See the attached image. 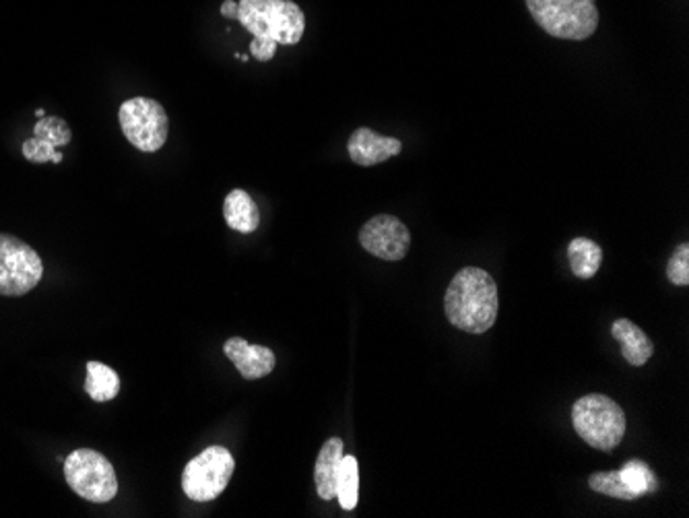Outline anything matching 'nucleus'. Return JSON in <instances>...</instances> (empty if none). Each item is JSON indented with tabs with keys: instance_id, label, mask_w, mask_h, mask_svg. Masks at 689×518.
Here are the masks:
<instances>
[{
	"instance_id": "f257e3e1",
	"label": "nucleus",
	"mask_w": 689,
	"mask_h": 518,
	"mask_svg": "<svg viewBox=\"0 0 689 518\" xmlns=\"http://www.w3.org/2000/svg\"><path fill=\"white\" fill-rule=\"evenodd\" d=\"M498 285L494 277L479 267H463L452 277L444 295V312L450 325L471 335H482L498 318Z\"/></svg>"
},
{
	"instance_id": "f03ea898",
	"label": "nucleus",
	"mask_w": 689,
	"mask_h": 518,
	"mask_svg": "<svg viewBox=\"0 0 689 518\" xmlns=\"http://www.w3.org/2000/svg\"><path fill=\"white\" fill-rule=\"evenodd\" d=\"M238 21L257 40L293 46L306 30L304 11L293 0H240Z\"/></svg>"
},
{
	"instance_id": "7ed1b4c3",
	"label": "nucleus",
	"mask_w": 689,
	"mask_h": 518,
	"mask_svg": "<svg viewBox=\"0 0 689 518\" xmlns=\"http://www.w3.org/2000/svg\"><path fill=\"white\" fill-rule=\"evenodd\" d=\"M572 424L578 436L592 449L611 452L625 436V414L613 398L586 395L572 407Z\"/></svg>"
},
{
	"instance_id": "20e7f679",
	"label": "nucleus",
	"mask_w": 689,
	"mask_h": 518,
	"mask_svg": "<svg viewBox=\"0 0 689 518\" xmlns=\"http://www.w3.org/2000/svg\"><path fill=\"white\" fill-rule=\"evenodd\" d=\"M536 25L557 40L580 42L597 32V0H527Z\"/></svg>"
},
{
	"instance_id": "39448f33",
	"label": "nucleus",
	"mask_w": 689,
	"mask_h": 518,
	"mask_svg": "<svg viewBox=\"0 0 689 518\" xmlns=\"http://www.w3.org/2000/svg\"><path fill=\"white\" fill-rule=\"evenodd\" d=\"M65 477L70 489L87 502L105 504L118 494L116 471L98 450L77 449L70 452L65 459Z\"/></svg>"
},
{
	"instance_id": "423d86ee",
	"label": "nucleus",
	"mask_w": 689,
	"mask_h": 518,
	"mask_svg": "<svg viewBox=\"0 0 689 518\" xmlns=\"http://www.w3.org/2000/svg\"><path fill=\"white\" fill-rule=\"evenodd\" d=\"M118 121L124 137L143 154H156L168 140V114L163 105L151 98L126 100L121 105Z\"/></svg>"
},
{
	"instance_id": "0eeeda50",
	"label": "nucleus",
	"mask_w": 689,
	"mask_h": 518,
	"mask_svg": "<svg viewBox=\"0 0 689 518\" xmlns=\"http://www.w3.org/2000/svg\"><path fill=\"white\" fill-rule=\"evenodd\" d=\"M236 461L224 447H208L194 457L182 473V489L194 502H211L231 482Z\"/></svg>"
},
{
	"instance_id": "6e6552de",
	"label": "nucleus",
	"mask_w": 689,
	"mask_h": 518,
	"mask_svg": "<svg viewBox=\"0 0 689 518\" xmlns=\"http://www.w3.org/2000/svg\"><path fill=\"white\" fill-rule=\"evenodd\" d=\"M44 264L30 244L0 234V295H25L42 281Z\"/></svg>"
},
{
	"instance_id": "1a4fd4ad",
	"label": "nucleus",
	"mask_w": 689,
	"mask_h": 518,
	"mask_svg": "<svg viewBox=\"0 0 689 518\" xmlns=\"http://www.w3.org/2000/svg\"><path fill=\"white\" fill-rule=\"evenodd\" d=\"M363 250L382 260H400L411 248V234L407 225L393 215H376L360 232Z\"/></svg>"
},
{
	"instance_id": "9d476101",
	"label": "nucleus",
	"mask_w": 689,
	"mask_h": 518,
	"mask_svg": "<svg viewBox=\"0 0 689 518\" xmlns=\"http://www.w3.org/2000/svg\"><path fill=\"white\" fill-rule=\"evenodd\" d=\"M72 138L67 121L58 116H44L39 119L34 128V137L23 143V157L32 164H60L63 151L60 147H67Z\"/></svg>"
},
{
	"instance_id": "9b49d317",
	"label": "nucleus",
	"mask_w": 689,
	"mask_h": 518,
	"mask_svg": "<svg viewBox=\"0 0 689 518\" xmlns=\"http://www.w3.org/2000/svg\"><path fill=\"white\" fill-rule=\"evenodd\" d=\"M403 149V143L395 137H382L379 133H374L372 128H358L353 131V135L349 137L347 143V151L353 164L370 168V166H379L382 161L398 156Z\"/></svg>"
},
{
	"instance_id": "f8f14e48",
	"label": "nucleus",
	"mask_w": 689,
	"mask_h": 518,
	"mask_svg": "<svg viewBox=\"0 0 689 518\" xmlns=\"http://www.w3.org/2000/svg\"><path fill=\"white\" fill-rule=\"evenodd\" d=\"M224 351L246 381H259L275 370V353L269 347L252 346L241 337H231Z\"/></svg>"
},
{
	"instance_id": "ddd939ff",
	"label": "nucleus",
	"mask_w": 689,
	"mask_h": 518,
	"mask_svg": "<svg viewBox=\"0 0 689 518\" xmlns=\"http://www.w3.org/2000/svg\"><path fill=\"white\" fill-rule=\"evenodd\" d=\"M344 444L341 438H330L325 442V447L320 449V454L316 459V469H314V482H316V492L323 500H332L337 498V473L344 454Z\"/></svg>"
},
{
	"instance_id": "4468645a",
	"label": "nucleus",
	"mask_w": 689,
	"mask_h": 518,
	"mask_svg": "<svg viewBox=\"0 0 689 518\" xmlns=\"http://www.w3.org/2000/svg\"><path fill=\"white\" fill-rule=\"evenodd\" d=\"M611 335L615 341H620L621 356L628 360L630 365L640 368V365L648 362L655 353V346L648 339V335L628 318L615 320L611 327Z\"/></svg>"
},
{
	"instance_id": "2eb2a0df",
	"label": "nucleus",
	"mask_w": 689,
	"mask_h": 518,
	"mask_svg": "<svg viewBox=\"0 0 689 518\" xmlns=\"http://www.w3.org/2000/svg\"><path fill=\"white\" fill-rule=\"evenodd\" d=\"M225 224L240 234H252L260 225V211L252 196L241 189L229 192L224 203Z\"/></svg>"
},
{
	"instance_id": "dca6fc26",
	"label": "nucleus",
	"mask_w": 689,
	"mask_h": 518,
	"mask_svg": "<svg viewBox=\"0 0 689 518\" xmlns=\"http://www.w3.org/2000/svg\"><path fill=\"white\" fill-rule=\"evenodd\" d=\"M86 393L95 403H108L121 393V376L102 362H87Z\"/></svg>"
},
{
	"instance_id": "f3484780",
	"label": "nucleus",
	"mask_w": 689,
	"mask_h": 518,
	"mask_svg": "<svg viewBox=\"0 0 689 518\" xmlns=\"http://www.w3.org/2000/svg\"><path fill=\"white\" fill-rule=\"evenodd\" d=\"M568 260L572 273L578 279H590L597 275L603 262L601 246L588 238H574L568 246Z\"/></svg>"
},
{
	"instance_id": "a211bd4d",
	"label": "nucleus",
	"mask_w": 689,
	"mask_h": 518,
	"mask_svg": "<svg viewBox=\"0 0 689 518\" xmlns=\"http://www.w3.org/2000/svg\"><path fill=\"white\" fill-rule=\"evenodd\" d=\"M337 498L343 510H353L360 502V465L358 459L347 454L341 459L337 473Z\"/></svg>"
},
{
	"instance_id": "6ab92c4d",
	"label": "nucleus",
	"mask_w": 689,
	"mask_h": 518,
	"mask_svg": "<svg viewBox=\"0 0 689 518\" xmlns=\"http://www.w3.org/2000/svg\"><path fill=\"white\" fill-rule=\"evenodd\" d=\"M621 480L623 484L630 487V492L640 498L644 494H651L656 489V477L651 471V466L642 461H630L625 465L621 466L620 471Z\"/></svg>"
},
{
	"instance_id": "aec40b11",
	"label": "nucleus",
	"mask_w": 689,
	"mask_h": 518,
	"mask_svg": "<svg viewBox=\"0 0 689 518\" xmlns=\"http://www.w3.org/2000/svg\"><path fill=\"white\" fill-rule=\"evenodd\" d=\"M590 489H595L597 494H603L609 498H618V500H636V496L630 492V487L623 484L620 471H601V473H592L588 477Z\"/></svg>"
},
{
	"instance_id": "412c9836",
	"label": "nucleus",
	"mask_w": 689,
	"mask_h": 518,
	"mask_svg": "<svg viewBox=\"0 0 689 518\" xmlns=\"http://www.w3.org/2000/svg\"><path fill=\"white\" fill-rule=\"evenodd\" d=\"M667 277L673 285H689V244H681L667 262Z\"/></svg>"
},
{
	"instance_id": "4be33fe9",
	"label": "nucleus",
	"mask_w": 689,
	"mask_h": 518,
	"mask_svg": "<svg viewBox=\"0 0 689 518\" xmlns=\"http://www.w3.org/2000/svg\"><path fill=\"white\" fill-rule=\"evenodd\" d=\"M276 54V44L275 42H271V40H252V44H250V56H255L257 60L260 63H267V60H271L273 56Z\"/></svg>"
},
{
	"instance_id": "5701e85b",
	"label": "nucleus",
	"mask_w": 689,
	"mask_h": 518,
	"mask_svg": "<svg viewBox=\"0 0 689 518\" xmlns=\"http://www.w3.org/2000/svg\"><path fill=\"white\" fill-rule=\"evenodd\" d=\"M238 2L236 0H225L222 4V15L227 19H238Z\"/></svg>"
},
{
	"instance_id": "b1692460",
	"label": "nucleus",
	"mask_w": 689,
	"mask_h": 518,
	"mask_svg": "<svg viewBox=\"0 0 689 518\" xmlns=\"http://www.w3.org/2000/svg\"><path fill=\"white\" fill-rule=\"evenodd\" d=\"M35 116H37V119H44V116H46V112H44L42 108H37V110H35Z\"/></svg>"
}]
</instances>
